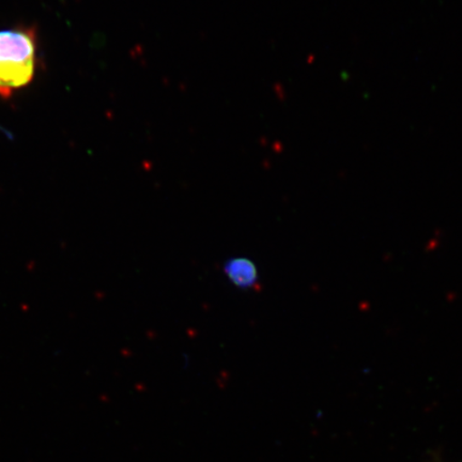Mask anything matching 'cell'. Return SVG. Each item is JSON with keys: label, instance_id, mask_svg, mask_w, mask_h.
Wrapping results in <instances>:
<instances>
[{"label": "cell", "instance_id": "cell-1", "mask_svg": "<svg viewBox=\"0 0 462 462\" xmlns=\"http://www.w3.org/2000/svg\"><path fill=\"white\" fill-rule=\"evenodd\" d=\"M38 62L36 29L16 26L0 31V97L10 99L31 85Z\"/></svg>", "mask_w": 462, "mask_h": 462}, {"label": "cell", "instance_id": "cell-2", "mask_svg": "<svg viewBox=\"0 0 462 462\" xmlns=\"http://www.w3.org/2000/svg\"><path fill=\"white\" fill-rule=\"evenodd\" d=\"M231 279L236 282H250L252 279L251 271L247 273L246 265L235 264L230 270Z\"/></svg>", "mask_w": 462, "mask_h": 462}]
</instances>
